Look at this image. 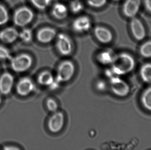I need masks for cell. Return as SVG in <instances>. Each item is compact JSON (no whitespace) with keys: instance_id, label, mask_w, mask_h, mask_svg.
I'll return each mask as SVG.
<instances>
[{"instance_id":"6da1fadb","label":"cell","mask_w":151,"mask_h":150,"mask_svg":"<svg viewBox=\"0 0 151 150\" xmlns=\"http://www.w3.org/2000/svg\"><path fill=\"white\" fill-rule=\"evenodd\" d=\"M111 65V68L114 74L120 76L132 71L134 68L135 62L132 55L127 53H123L116 55Z\"/></svg>"},{"instance_id":"7a4b0ae2","label":"cell","mask_w":151,"mask_h":150,"mask_svg":"<svg viewBox=\"0 0 151 150\" xmlns=\"http://www.w3.org/2000/svg\"><path fill=\"white\" fill-rule=\"evenodd\" d=\"M34 16L33 11L30 8L23 6L15 11L13 15V22L19 27H25L33 21Z\"/></svg>"},{"instance_id":"3957f363","label":"cell","mask_w":151,"mask_h":150,"mask_svg":"<svg viewBox=\"0 0 151 150\" xmlns=\"http://www.w3.org/2000/svg\"><path fill=\"white\" fill-rule=\"evenodd\" d=\"M75 72L74 63L70 60L63 61L58 68L55 79L59 83L65 82L70 80Z\"/></svg>"},{"instance_id":"277c9868","label":"cell","mask_w":151,"mask_h":150,"mask_svg":"<svg viewBox=\"0 0 151 150\" xmlns=\"http://www.w3.org/2000/svg\"><path fill=\"white\" fill-rule=\"evenodd\" d=\"M55 40L57 50L61 55L66 56L71 54L73 45L70 37L68 34L64 33H58Z\"/></svg>"},{"instance_id":"5b68a950","label":"cell","mask_w":151,"mask_h":150,"mask_svg":"<svg viewBox=\"0 0 151 150\" xmlns=\"http://www.w3.org/2000/svg\"><path fill=\"white\" fill-rule=\"evenodd\" d=\"M11 65L15 72L21 73L28 70L33 63V59L30 55L22 53L11 59Z\"/></svg>"},{"instance_id":"8992f818","label":"cell","mask_w":151,"mask_h":150,"mask_svg":"<svg viewBox=\"0 0 151 150\" xmlns=\"http://www.w3.org/2000/svg\"><path fill=\"white\" fill-rule=\"evenodd\" d=\"M110 88L114 95L119 97L127 96L130 91L128 84L119 77L115 76L110 79Z\"/></svg>"},{"instance_id":"52a82bcc","label":"cell","mask_w":151,"mask_h":150,"mask_svg":"<svg viewBox=\"0 0 151 150\" xmlns=\"http://www.w3.org/2000/svg\"><path fill=\"white\" fill-rule=\"evenodd\" d=\"M92 25L91 18L88 16L83 15L74 19L72 23V28L77 33H84L91 30Z\"/></svg>"},{"instance_id":"ba28073f","label":"cell","mask_w":151,"mask_h":150,"mask_svg":"<svg viewBox=\"0 0 151 150\" xmlns=\"http://www.w3.org/2000/svg\"><path fill=\"white\" fill-rule=\"evenodd\" d=\"M65 123V116L62 112H57L54 113L49 119L48 128L50 132L53 133H58L63 128Z\"/></svg>"},{"instance_id":"9c48e42d","label":"cell","mask_w":151,"mask_h":150,"mask_svg":"<svg viewBox=\"0 0 151 150\" xmlns=\"http://www.w3.org/2000/svg\"><path fill=\"white\" fill-rule=\"evenodd\" d=\"M130 28L132 35L138 41L142 40L146 36V30L142 21L137 18H131Z\"/></svg>"},{"instance_id":"30bf717a","label":"cell","mask_w":151,"mask_h":150,"mask_svg":"<svg viewBox=\"0 0 151 150\" xmlns=\"http://www.w3.org/2000/svg\"><path fill=\"white\" fill-rule=\"evenodd\" d=\"M58 33L55 28L44 27L41 28L37 32L36 38L40 43L48 44L55 39Z\"/></svg>"},{"instance_id":"8fae6325","label":"cell","mask_w":151,"mask_h":150,"mask_svg":"<svg viewBox=\"0 0 151 150\" xmlns=\"http://www.w3.org/2000/svg\"><path fill=\"white\" fill-rule=\"evenodd\" d=\"M35 89V84L31 78L23 77L18 82L16 85V91L19 96L25 97L32 93Z\"/></svg>"},{"instance_id":"7c38bea8","label":"cell","mask_w":151,"mask_h":150,"mask_svg":"<svg viewBox=\"0 0 151 150\" xmlns=\"http://www.w3.org/2000/svg\"><path fill=\"white\" fill-rule=\"evenodd\" d=\"M93 32L96 39L102 44H109L113 39V35L112 32L104 26H96L94 28Z\"/></svg>"},{"instance_id":"4fadbf2b","label":"cell","mask_w":151,"mask_h":150,"mask_svg":"<svg viewBox=\"0 0 151 150\" xmlns=\"http://www.w3.org/2000/svg\"><path fill=\"white\" fill-rule=\"evenodd\" d=\"M141 5V0H126L122 8L123 14L129 18L135 17Z\"/></svg>"},{"instance_id":"5bb4252c","label":"cell","mask_w":151,"mask_h":150,"mask_svg":"<svg viewBox=\"0 0 151 150\" xmlns=\"http://www.w3.org/2000/svg\"><path fill=\"white\" fill-rule=\"evenodd\" d=\"M14 79L13 76L5 72L0 77V92L3 95H8L11 92L14 85Z\"/></svg>"},{"instance_id":"9a60e30c","label":"cell","mask_w":151,"mask_h":150,"mask_svg":"<svg viewBox=\"0 0 151 150\" xmlns=\"http://www.w3.org/2000/svg\"><path fill=\"white\" fill-rule=\"evenodd\" d=\"M69 11V7L60 2L55 3L51 10L52 16L55 19L60 20L65 19L68 16Z\"/></svg>"},{"instance_id":"2e32d148","label":"cell","mask_w":151,"mask_h":150,"mask_svg":"<svg viewBox=\"0 0 151 150\" xmlns=\"http://www.w3.org/2000/svg\"><path fill=\"white\" fill-rule=\"evenodd\" d=\"M19 32L12 27H7L0 32V40L4 43L11 44L19 38Z\"/></svg>"},{"instance_id":"e0dca14e","label":"cell","mask_w":151,"mask_h":150,"mask_svg":"<svg viewBox=\"0 0 151 150\" xmlns=\"http://www.w3.org/2000/svg\"><path fill=\"white\" fill-rule=\"evenodd\" d=\"M116 54L110 49H106L99 52L96 56L99 63L103 65H111L116 56Z\"/></svg>"},{"instance_id":"ac0fdd59","label":"cell","mask_w":151,"mask_h":150,"mask_svg":"<svg viewBox=\"0 0 151 150\" xmlns=\"http://www.w3.org/2000/svg\"><path fill=\"white\" fill-rule=\"evenodd\" d=\"M55 78L51 72L44 71L41 72L37 77L38 83L43 86L50 87L55 81Z\"/></svg>"},{"instance_id":"d6986e66","label":"cell","mask_w":151,"mask_h":150,"mask_svg":"<svg viewBox=\"0 0 151 150\" xmlns=\"http://www.w3.org/2000/svg\"><path fill=\"white\" fill-rule=\"evenodd\" d=\"M142 80L146 83H151V63H146L143 65L140 70Z\"/></svg>"},{"instance_id":"ffe728a7","label":"cell","mask_w":151,"mask_h":150,"mask_svg":"<svg viewBox=\"0 0 151 150\" xmlns=\"http://www.w3.org/2000/svg\"><path fill=\"white\" fill-rule=\"evenodd\" d=\"M141 100L144 107L151 111V86L143 92L141 96Z\"/></svg>"},{"instance_id":"44dd1931","label":"cell","mask_w":151,"mask_h":150,"mask_svg":"<svg viewBox=\"0 0 151 150\" xmlns=\"http://www.w3.org/2000/svg\"><path fill=\"white\" fill-rule=\"evenodd\" d=\"M70 11L74 14H78L83 11L84 5L81 0H72L69 4Z\"/></svg>"},{"instance_id":"7402d4cb","label":"cell","mask_w":151,"mask_h":150,"mask_svg":"<svg viewBox=\"0 0 151 150\" xmlns=\"http://www.w3.org/2000/svg\"><path fill=\"white\" fill-rule=\"evenodd\" d=\"M33 37V31L31 29L28 28L23 29L19 34V38L23 42L26 43L31 42Z\"/></svg>"},{"instance_id":"603a6c76","label":"cell","mask_w":151,"mask_h":150,"mask_svg":"<svg viewBox=\"0 0 151 150\" xmlns=\"http://www.w3.org/2000/svg\"><path fill=\"white\" fill-rule=\"evenodd\" d=\"M34 6L40 10H44L53 2V0H30Z\"/></svg>"},{"instance_id":"cb8c5ba5","label":"cell","mask_w":151,"mask_h":150,"mask_svg":"<svg viewBox=\"0 0 151 150\" xmlns=\"http://www.w3.org/2000/svg\"><path fill=\"white\" fill-rule=\"evenodd\" d=\"M140 54L144 58L151 57V40L148 41L140 46L139 49Z\"/></svg>"},{"instance_id":"d4e9b609","label":"cell","mask_w":151,"mask_h":150,"mask_svg":"<svg viewBox=\"0 0 151 150\" xmlns=\"http://www.w3.org/2000/svg\"><path fill=\"white\" fill-rule=\"evenodd\" d=\"M9 12L4 5L0 3V26L6 24L9 20Z\"/></svg>"},{"instance_id":"484cf974","label":"cell","mask_w":151,"mask_h":150,"mask_svg":"<svg viewBox=\"0 0 151 150\" xmlns=\"http://www.w3.org/2000/svg\"><path fill=\"white\" fill-rule=\"evenodd\" d=\"M87 4L91 8L99 9L104 6L107 0H86Z\"/></svg>"},{"instance_id":"4316f807","label":"cell","mask_w":151,"mask_h":150,"mask_svg":"<svg viewBox=\"0 0 151 150\" xmlns=\"http://www.w3.org/2000/svg\"><path fill=\"white\" fill-rule=\"evenodd\" d=\"M47 107L48 110L53 113L57 112L58 107L57 102L52 98L48 99L47 100Z\"/></svg>"},{"instance_id":"83f0119b","label":"cell","mask_w":151,"mask_h":150,"mask_svg":"<svg viewBox=\"0 0 151 150\" xmlns=\"http://www.w3.org/2000/svg\"><path fill=\"white\" fill-rule=\"evenodd\" d=\"M12 58L9 49L4 46L0 45V60H10Z\"/></svg>"},{"instance_id":"f1b7e54d","label":"cell","mask_w":151,"mask_h":150,"mask_svg":"<svg viewBox=\"0 0 151 150\" xmlns=\"http://www.w3.org/2000/svg\"><path fill=\"white\" fill-rule=\"evenodd\" d=\"M96 88L98 90L104 92L106 90L107 85L106 83L104 80H99L97 82L96 85Z\"/></svg>"},{"instance_id":"f546056e","label":"cell","mask_w":151,"mask_h":150,"mask_svg":"<svg viewBox=\"0 0 151 150\" xmlns=\"http://www.w3.org/2000/svg\"><path fill=\"white\" fill-rule=\"evenodd\" d=\"M144 3L146 9L151 13V0H144Z\"/></svg>"},{"instance_id":"4dcf8cb0","label":"cell","mask_w":151,"mask_h":150,"mask_svg":"<svg viewBox=\"0 0 151 150\" xmlns=\"http://www.w3.org/2000/svg\"><path fill=\"white\" fill-rule=\"evenodd\" d=\"M4 150H18L19 149L13 146H6L4 148Z\"/></svg>"},{"instance_id":"1f68e13d","label":"cell","mask_w":151,"mask_h":150,"mask_svg":"<svg viewBox=\"0 0 151 150\" xmlns=\"http://www.w3.org/2000/svg\"><path fill=\"white\" fill-rule=\"evenodd\" d=\"M1 96H0V105H1Z\"/></svg>"},{"instance_id":"d6a6232c","label":"cell","mask_w":151,"mask_h":150,"mask_svg":"<svg viewBox=\"0 0 151 150\" xmlns=\"http://www.w3.org/2000/svg\"><path fill=\"white\" fill-rule=\"evenodd\" d=\"M112 1H120V0H112Z\"/></svg>"}]
</instances>
